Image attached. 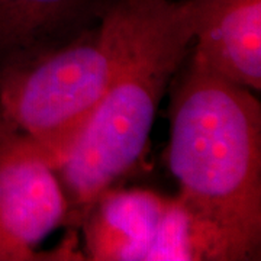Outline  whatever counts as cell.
<instances>
[{"label":"cell","mask_w":261,"mask_h":261,"mask_svg":"<svg viewBox=\"0 0 261 261\" xmlns=\"http://www.w3.org/2000/svg\"><path fill=\"white\" fill-rule=\"evenodd\" d=\"M167 196L106 189L83 212L86 260L147 261Z\"/></svg>","instance_id":"cell-6"},{"label":"cell","mask_w":261,"mask_h":261,"mask_svg":"<svg viewBox=\"0 0 261 261\" xmlns=\"http://www.w3.org/2000/svg\"><path fill=\"white\" fill-rule=\"evenodd\" d=\"M109 0H0V68L94 25Z\"/></svg>","instance_id":"cell-7"},{"label":"cell","mask_w":261,"mask_h":261,"mask_svg":"<svg viewBox=\"0 0 261 261\" xmlns=\"http://www.w3.org/2000/svg\"><path fill=\"white\" fill-rule=\"evenodd\" d=\"M67 214L56 168L31 138L8 130L0 138V261L39 260L37 248Z\"/></svg>","instance_id":"cell-4"},{"label":"cell","mask_w":261,"mask_h":261,"mask_svg":"<svg viewBox=\"0 0 261 261\" xmlns=\"http://www.w3.org/2000/svg\"><path fill=\"white\" fill-rule=\"evenodd\" d=\"M9 129L10 128L6 125V122L3 121V118H2V115H0V138H2Z\"/></svg>","instance_id":"cell-8"},{"label":"cell","mask_w":261,"mask_h":261,"mask_svg":"<svg viewBox=\"0 0 261 261\" xmlns=\"http://www.w3.org/2000/svg\"><path fill=\"white\" fill-rule=\"evenodd\" d=\"M111 73L109 38L99 19L58 47L3 65L0 115L57 171L96 112Z\"/></svg>","instance_id":"cell-3"},{"label":"cell","mask_w":261,"mask_h":261,"mask_svg":"<svg viewBox=\"0 0 261 261\" xmlns=\"http://www.w3.org/2000/svg\"><path fill=\"white\" fill-rule=\"evenodd\" d=\"M192 54L215 73L261 92V0H185Z\"/></svg>","instance_id":"cell-5"},{"label":"cell","mask_w":261,"mask_h":261,"mask_svg":"<svg viewBox=\"0 0 261 261\" xmlns=\"http://www.w3.org/2000/svg\"><path fill=\"white\" fill-rule=\"evenodd\" d=\"M100 22L109 38L111 80L57 170L68 211L79 216L138 163L160 103L193 42L185 0H109Z\"/></svg>","instance_id":"cell-2"},{"label":"cell","mask_w":261,"mask_h":261,"mask_svg":"<svg viewBox=\"0 0 261 261\" xmlns=\"http://www.w3.org/2000/svg\"><path fill=\"white\" fill-rule=\"evenodd\" d=\"M186 60L168 106V168L178 196L221 237L229 260H260V100L192 51Z\"/></svg>","instance_id":"cell-1"}]
</instances>
